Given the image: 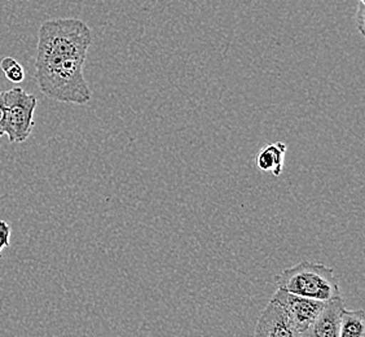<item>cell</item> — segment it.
<instances>
[{"label": "cell", "instance_id": "3", "mask_svg": "<svg viewBox=\"0 0 365 337\" xmlns=\"http://www.w3.org/2000/svg\"><path fill=\"white\" fill-rule=\"evenodd\" d=\"M3 94L7 109L6 135L11 143H24L34 126L36 98L21 87H14Z\"/></svg>", "mask_w": 365, "mask_h": 337}, {"label": "cell", "instance_id": "10", "mask_svg": "<svg viewBox=\"0 0 365 337\" xmlns=\"http://www.w3.org/2000/svg\"><path fill=\"white\" fill-rule=\"evenodd\" d=\"M11 226L6 221H0V258L1 253L11 244Z\"/></svg>", "mask_w": 365, "mask_h": 337}, {"label": "cell", "instance_id": "4", "mask_svg": "<svg viewBox=\"0 0 365 337\" xmlns=\"http://www.w3.org/2000/svg\"><path fill=\"white\" fill-rule=\"evenodd\" d=\"M271 300L279 303V306L285 313L290 324L299 333L304 332L317 321V316H320L327 303V302L317 301L302 296L293 295L281 289H277L274 292Z\"/></svg>", "mask_w": 365, "mask_h": 337}, {"label": "cell", "instance_id": "8", "mask_svg": "<svg viewBox=\"0 0 365 337\" xmlns=\"http://www.w3.org/2000/svg\"><path fill=\"white\" fill-rule=\"evenodd\" d=\"M339 337H365L364 310H344Z\"/></svg>", "mask_w": 365, "mask_h": 337}, {"label": "cell", "instance_id": "1", "mask_svg": "<svg viewBox=\"0 0 365 337\" xmlns=\"http://www.w3.org/2000/svg\"><path fill=\"white\" fill-rule=\"evenodd\" d=\"M91 43V29L79 19L43 22L38 34L34 77L44 96L77 106L91 100V89L83 74Z\"/></svg>", "mask_w": 365, "mask_h": 337}, {"label": "cell", "instance_id": "9", "mask_svg": "<svg viewBox=\"0 0 365 337\" xmlns=\"http://www.w3.org/2000/svg\"><path fill=\"white\" fill-rule=\"evenodd\" d=\"M0 69L4 73L9 82L21 84L25 79V71L21 64L19 63L14 57H4L0 61Z\"/></svg>", "mask_w": 365, "mask_h": 337}, {"label": "cell", "instance_id": "2", "mask_svg": "<svg viewBox=\"0 0 365 337\" xmlns=\"http://www.w3.org/2000/svg\"><path fill=\"white\" fill-rule=\"evenodd\" d=\"M277 289L317 301L328 302L341 297L334 268L324 263L302 261L274 276Z\"/></svg>", "mask_w": 365, "mask_h": 337}, {"label": "cell", "instance_id": "7", "mask_svg": "<svg viewBox=\"0 0 365 337\" xmlns=\"http://www.w3.org/2000/svg\"><path fill=\"white\" fill-rule=\"evenodd\" d=\"M288 146L282 141H276L260 149L257 156V168L263 173H272V176H280L284 170V161Z\"/></svg>", "mask_w": 365, "mask_h": 337}, {"label": "cell", "instance_id": "5", "mask_svg": "<svg viewBox=\"0 0 365 337\" xmlns=\"http://www.w3.org/2000/svg\"><path fill=\"white\" fill-rule=\"evenodd\" d=\"M254 336L301 337V333L290 324L279 303L274 300H269L255 326Z\"/></svg>", "mask_w": 365, "mask_h": 337}, {"label": "cell", "instance_id": "6", "mask_svg": "<svg viewBox=\"0 0 365 337\" xmlns=\"http://www.w3.org/2000/svg\"><path fill=\"white\" fill-rule=\"evenodd\" d=\"M344 310L341 297L327 302L317 321L301 333V337H339Z\"/></svg>", "mask_w": 365, "mask_h": 337}, {"label": "cell", "instance_id": "11", "mask_svg": "<svg viewBox=\"0 0 365 337\" xmlns=\"http://www.w3.org/2000/svg\"><path fill=\"white\" fill-rule=\"evenodd\" d=\"M7 133V109L4 103V94L0 91V138Z\"/></svg>", "mask_w": 365, "mask_h": 337}]
</instances>
